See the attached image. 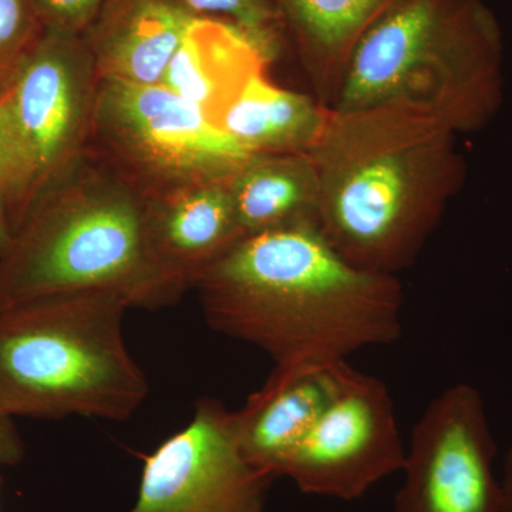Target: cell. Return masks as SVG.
<instances>
[{
    "mask_svg": "<svg viewBox=\"0 0 512 512\" xmlns=\"http://www.w3.org/2000/svg\"><path fill=\"white\" fill-rule=\"evenodd\" d=\"M192 289L212 329L275 366L348 362L403 332L399 276L350 264L315 222L242 238Z\"/></svg>",
    "mask_w": 512,
    "mask_h": 512,
    "instance_id": "6da1fadb",
    "label": "cell"
},
{
    "mask_svg": "<svg viewBox=\"0 0 512 512\" xmlns=\"http://www.w3.org/2000/svg\"><path fill=\"white\" fill-rule=\"evenodd\" d=\"M454 131L413 101L330 107L308 153L315 225L330 247L367 271L399 276L412 266L460 181Z\"/></svg>",
    "mask_w": 512,
    "mask_h": 512,
    "instance_id": "7a4b0ae2",
    "label": "cell"
},
{
    "mask_svg": "<svg viewBox=\"0 0 512 512\" xmlns=\"http://www.w3.org/2000/svg\"><path fill=\"white\" fill-rule=\"evenodd\" d=\"M80 292L113 293L131 309L165 308L184 295L151 254L143 198L87 151L0 252V306Z\"/></svg>",
    "mask_w": 512,
    "mask_h": 512,
    "instance_id": "3957f363",
    "label": "cell"
},
{
    "mask_svg": "<svg viewBox=\"0 0 512 512\" xmlns=\"http://www.w3.org/2000/svg\"><path fill=\"white\" fill-rule=\"evenodd\" d=\"M130 309L106 292L0 306V407L29 419L133 417L150 384L124 338Z\"/></svg>",
    "mask_w": 512,
    "mask_h": 512,
    "instance_id": "277c9868",
    "label": "cell"
},
{
    "mask_svg": "<svg viewBox=\"0 0 512 512\" xmlns=\"http://www.w3.org/2000/svg\"><path fill=\"white\" fill-rule=\"evenodd\" d=\"M500 56L483 0H400L357 43L332 109L413 101L464 130L493 103Z\"/></svg>",
    "mask_w": 512,
    "mask_h": 512,
    "instance_id": "5b68a950",
    "label": "cell"
},
{
    "mask_svg": "<svg viewBox=\"0 0 512 512\" xmlns=\"http://www.w3.org/2000/svg\"><path fill=\"white\" fill-rule=\"evenodd\" d=\"M99 86L83 36L46 29L0 94V167L10 235L86 154Z\"/></svg>",
    "mask_w": 512,
    "mask_h": 512,
    "instance_id": "8992f818",
    "label": "cell"
},
{
    "mask_svg": "<svg viewBox=\"0 0 512 512\" xmlns=\"http://www.w3.org/2000/svg\"><path fill=\"white\" fill-rule=\"evenodd\" d=\"M87 153L144 201L228 180L248 153L167 87L100 82Z\"/></svg>",
    "mask_w": 512,
    "mask_h": 512,
    "instance_id": "52a82bcc",
    "label": "cell"
},
{
    "mask_svg": "<svg viewBox=\"0 0 512 512\" xmlns=\"http://www.w3.org/2000/svg\"><path fill=\"white\" fill-rule=\"evenodd\" d=\"M495 457L481 393L467 383L447 387L414 426L393 512H503Z\"/></svg>",
    "mask_w": 512,
    "mask_h": 512,
    "instance_id": "ba28073f",
    "label": "cell"
},
{
    "mask_svg": "<svg viewBox=\"0 0 512 512\" xmlns=\"http://www.w3.org/2000/svg\"><path fill=\"white\" fill-rule=\"evenodd\" d=\"M406 461L389 389L348 366L338 393L293 451L284 477L305 494L353 501Z\"/></svg>",
    "mask_w": 512,
    "mask_h": 512,
    "instance_id": "9c48e42d",
    "label": "cell"
},
{
    "mask_svg": "<svg viewBox=\"0 0 512 512\" xmlns=\"http://www.w3.org/2000/svg\"><path fill=\"white\" fill-rule=\"evenodd\" d=\"M272 481L242 454L231 410L205 397L187 426L144 457L128 512H266Z\"/></svg>",
    "mask_w": 512,
    "mask_h": 512,
    "instance_id": "30bf717a",
    "label": "cell"
},
{
    "mask_svg": "<svg viewBox=\"0 0 512 512\" xmlns=\"http://www.w3.org/2000/svg\"><path fill=\"white\" fill-rule=\"evenodd\" d=\"M348 362L275 366L261 389L232 412V430L259 471L284 477L286 464L338 393Z\"/></svg>",
    "mask_w": 512,
    "mask_h": 512,
    "instance_id": "8fae6325",
    "label": "cell"
},
{
    "mask_svg": "<svg viewBox=\"0 0 512 512\" xmlns=\"http://www.w3.org/2000/svg\"><path fill=\"white\" fill-rule=\"evenodd\" d=\"M200 16L184 0H106L82 35L100 82L161 84Z\"/></svg>",
    "mask_w": 512,
    "mask_h": 512,
    "instance_id": "7c38bea8",
    "label": "cell"
},
{
    "mask_svg": "<svg viewBox=\"0 0 512 512\" xmlns=\"http://www.w3.org/2000/svg\"><path fill=\"white\" fill-rule=\"evenodd\" d=\"M228 180L144 201L151 254L180 291L194 288L212 264L245 238Z\"/></svg>",
    "mask_w": 512,
    "mask_h": 512,
    "instance_id": "4fadbf2b",
    "label": "cell"
},
{
    "mask_svg": "<svg viewBox=\"0 0 512 512\" xmlns=\"http://www.w3.org/2000/svg\"><path fill=\"white\" fill-rule=\"evenodd\" d=\"M271 63L235 26L200 16L171 60L161 86L190 101L220 126L222 113L242 86Z\"/></svg>",
    "mask_w": 512,
    "mask_h": 512,
    "instance_id": "5bb4252c",
    "label": "cell"
},
{
    "mask_svg": "<svg viewBox=\"0 0 512 512\" xmlns=\"http://www.w3.org/2000/svg\"><path fill=\"white\" fill-rule=\"evenodd\" d=\"M318 99L332 107L367 30L400 0H274Z\"/></svg>",
    "mask_w": 512,
    "mask_h": 512,
    "instance_id": "9a60e30c",
    "label": "cell"
},
{
    "mask_svg": "<svg viewBox=\"0 0 512 512\" xmlns=\"http://www.w3.org/2000/svg\"><path fill=\"white\" fill-rule=\"evenodd\" d=\"M329 109L318 97L278 86L264 70L228 104L220 127L251 154L309 153Z\"/></svg>",
    "mask_w": 512,
    "mask_h": 512,
    "instance_id": "2e32d148",
    "label": "cell"
},
{
    "mask_svg": "<svg viewBox=\"0 0 512 512\" xmlns=\"http://www.w3.org/2000/svg\"><path fill=\"white\" fill-rule=\"evenodd\" d=\"M228 185L244 237L315 222L318 178L308 153L254 154Z\"/></svg>",
    "mask_w": 512,
    "mask_h": 512,
    "instance_id": "e0dca14e",
    "label": "cell"
},
{
    "mask_svg": "<svg viewBox=\"0 0 512 512\" xmlns=\"http://www.w3.org/2000/svg\"><path fill=\"white\" fill-rule=\"evenodd\" d=\"M195 13L235 26L274 62L285 36L274 0H184Z\"/></svg>",
    "mask_w": 512,
    "mask_h": 512,
    "instance_id": "ac0fdd59",
    "label": "cell"
},
{
    "mask_svg": "<svg viewBox=\"0 0 512 512\" xmlns=\"http://www.w3.org/2000/svg\"><path fill=\"white\" fill-rule=\"evenodd\" d=\"M45 32L33 0H0V94Z\"/></svg>",
    "mask_w": 512,
    "mask_h": 512,
    "instance_id": "d6986e66",
    "label": "cell"
},
{
    "mask_svg": "<svg viewBox=\"0 0 512 512\" xmlns=\"http://www.w3.org/2000/svg\"><path fill=\"white\" fill-rule=\"evenodd\" d=\"M106 0H33L47 30L83 35Z\"/></svg>",
    "mask_w": 512,
    "mask_h": 512,
    "instance_id": "ffe728a7",
    "label": "cell"
},
{
    "mask_svg": "<svg viewBox=\"0 0 512 512\" xmlns=\"http://www.w3.org/2000/svg\"><path fill=\"white\" fill-rule=\"evenodd\" d=\"M25 457V444L20 436L15 417L0 407V466L15 467Z\"/></svg>",
    "mask_w": 512,
    "mask_h": 512,
    "instance_id": "44dd1931",
    "label": "cell"
},
{
    "mask_svg": "<svg viewBox=\"0 0 512 512\" xmlns=\"http://www.w3.org/2000/svg\"><path fill=\"white\" fill-rule=\"evenodd\" d=\"M500 480L503 487V512H512V446L505 453Z\"/></svg>",
    "mask_w": 512,
    "mask_h": 512,
    "instance_id": "7402d4cb",
    "label": "cell"
},
{
    "mask_svg": "<svg viewBox=\"0 0 512 512\" xmlns=\"http://www.w3.org/2000/svg\"><path fill=\"white\" fill-rule=\"evenodd\" d=\"M10 238L8 212H6L5 192H3L2 167H0V252L6 247Z\"/></svg>",
    "mask_w": 512,
    "mask_h": 512,
    "instance_id": "603a6c76",
    "label": "cell"
}]
</instances>
